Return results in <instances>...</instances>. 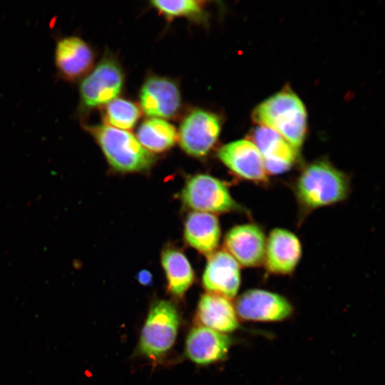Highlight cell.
Listing matches in <instances>:
<instances>
[{
    "mask_svg": "<svg viewBox=\"0 0 385 385\" xmlns=\"http://www.w3.org/2000/svg\"><path fill=\"white\" fill-rule=\"evenodd\" d=\"M85 129L94 138L111 168L122 173L148 170L155 162L131 133L103 125H86Z\"/></svg>",
    "mask_w": 385,
    "mask_h": 385,
    "instance_id": "3957f363",
    "label": "cell"
},
{
    "mask_svg": "<svg viewBox=\"0 0 385 385\" xmlns=\"http://www.w3.org/2000/svg\"><path fill=\"white\" fill-rule=\"evenodd\" d=\"M150 3L153 7L168 18L197 17L203 12L205 4L202 1L196 0H154Z\"/></svg>",
    "mask_w": 385,
    "mask_h": 385,
    "instance_id": "7402d4cb",
    "label": "cell"
},
{
    "mask_svg": "<svg viewBox=\"0 0 385 385\" xmlns=\"http://www.w3.org/2000/svg\"><path fill=\"white\" fill-rule=\"evenodd\" d=\"M217 156L238 177L256 183L268 181L263 158L250 139L237 140L224 145L220 148Z\"/></svg>",
    "mask_w": 385,
    "mask_h": 385,
    "instance_id": "9c48e42d",
    "label": "cell"
},
{
    "mask_svg": "<svg viewBox=\"0 0 385 385\" xmlns=\"http://www.w3.org/2000/svg\"><path fill=\"white\" fill-rule=\"evenodd\" d=\"M136 138L150 153H163L175 144L178 133L175 128L164 119L150 118L141 123Z\"/></svg>",
    "mask_w": 385,
    "mask_h": 385,
    "instance_id": "ffe728a7",
    "label": "cell"
},
{
    "mask_svg": "<svg viewBox=\"0 0 385 385\" xmlns=\"http://www.w3.org/2000/svg\"><path fill=\"white\" fill-rule=\"evenodd\" d=\"M235 309L245 320L264 322L282 321L292 313V306L285 297L260 289H250L240 295Z\"/></svg>",
    "mask_w": 385,
    "mask_h": 385,
    "instance_id": "ba28073f",
    "label": "cell"
},
{
    "mask_svg": "<svg viewBox=\"0 0 385 385\" xmlns=\"http://www.w3.org/2000/svg\"><path fill=\"white\" fill-rule=\"evenodd\" d=\"M180 197L186 207L197 212L219 213L239 208L225 184L207 174L188 178Z\"/></svg>",
    "mask_w": 385,
    "mask_h": 385,
    "instance_id": "8992f818",
    "label": "cell"
},
{
    "mask_svg": "<svg viewBox=\"0 0 385 385\" xmlns=\"http://www.w3.org/2000/svg\"><path fill=\"white\" fill-rule=\"evenodd\" d=\"M138 279L143 285L149 284L151 282V274L146 270L141 271L138 276Z\"/></svg>",
    "mask_w": 385,
    "mask_h": 385,
    "instance_id": "603a6c76",
    "label": "cell"
},
{
    "mask_svg": "<svg viewBox=\"0 0 385 385\" xmlns=\"http://www.w3.org/2000/svg\"><path fill=\"white\" fill-rule=\"evenodd\" d=\"M301 253L300 242L294 233L275 228L266 240L264 262L270 273L287 274L295 269Z\"/></svg>",
    "mask_w": 385,
    "mask_h": 385,
    "instance_id": "9a60e30c",
    "label": "cell"
},
{
    "mask_svg": "<svg viewBox=\"0 0 385 385\" xmlns=\"http://www.w3.org/2000/svg\"><path fill=\"white\" fill-rule=\"evenodd\" d=\"M140 103L143 112L151 118H171L178 113L180 108V90L178 86L168 78L150 77L140 88Z\"/></svg>",
    "mask_w": 385,
    "mask_h": 385,
    "instance_id": "30bf717a",
    "label": "cell"
},
{
    "mask_svg": "<svg viewBox=\"0 0 385 385\" xmlns=\"http://www.w3.org/2000/svg\"><path fill=\"white\" fill-rule=\"evenodd\" d=\"M266 237L262 229L254 224H243L231 228L225 237V250L244 267H257L264 262Z\"/></svg>",
    "mask_w": 385,
    "mask_h": 385,
    "instance_id": "8fae6325",
    "label": "cell"
},
{
    "mask_svg": "<svg viewBox=\"0 0 385 385\" xmlns=\"http://www.w3.org/2000/svg\"><path fill=\"white\" fill-rule=\"evenodd\" d=\"M220 129V120L217 115L195 109L183 120L178 140L185 153L194 157H203L216 143Z\"/></svg>",
    "mask_w": 385,
    "mask_h": 385,
    "instance_id": "52a82bcc",
    "label": "cell"
},
{
    "mask_svg": "<svg viewBox=\"0 0 385 385\" xmlns=\"http://www.w3.org/2000/svg\"><path fill=\"white\" fill-rule=\"evenodd\" d=\"M176 307L167 300L153 304L142 329L139 350L145 356L156 360L173 346L179 327Z\"/></svg>",
    "mask_w": 385,
    "mask_h": 385,
    "instance_id": "277c9868",
    "label": "cell"
},
{
    "mask_svg": "<svg viewBox=\"0 0 385 385\" xmlns=\"http://www.w3.org/2000/svg\"><path fill=\"white\" fill-rule=\"evenodd\" d=\"M103 117L104 124L120 130H130L140 117V108L134 103L115 98L105 105Z\"/></svg>",
    "mask_w": 385,
    "mask_h": 385,
    "instance_id": "44dd1931",
    "label": "cell"
},
{
    "mask_svg": "<svg viewBox=\"0 0 385 385\" xmlns=\"http://www.w3.org/2000/svg\"><path fill=\"white\" fill-rule=\"evenodd\" d=\"M230 344L227 335L198 326L192 329L188 335L185 354L195 364L207 365L223 359Z\"/></svg>",
    "mask_w": 385,
    "mask_h": 385,
    "instance_id": "2e32d148",
    "label": "cell"
},
{
    "mask_svg": "<svg viewBox=\"0 0 385 385\" xmlns=\"http://www.w3.org/2000/svg\"><path fill=\"white\" fill-rule=\"evenodd\" d=\"M250 140L260 151L268 175L288 170L297 159L298 150L270 128L257 127Z\"/></svg>",
    "mask_w": 385,
    "mask_h": 385,
    "instance_id": "5bb4252c",
    "label": "cell"
},
{
    "mask_svg": "<svg viewBox=\"0 0 385 385\" xmlns=\"http://www.w3.org/2000/svg\"><path fill=\"white\" fill-rule=\"evenodd\" d=\"M220 234L219 220L212 213L195 211L189 213L185 219V240L202 254L210 255L215 252Z\"/></svg>",
    "mask_w": 385,
    "mask_h": 385,
    "instance_id": "e0dca14e",
    "label": "cell"
},
{
    "mask_svg": "<svg viewBox=\"0 0 385 385\" xmlns=\"http://www.w3.org/2000/svg\"><path fill=\"white\" fill-rule=\"evenodd\" d=\"M254 122L281 135L297 150L307 132V111L299 96L289 88L260 103L252 113Z\"/></svg>",
    "mask_w": 385,
    "mask_h": 385,
    "instance_id": "6da1fadb",
    "label": "cell"
},
{
    "mask_svg": "<svg viewBox=\"0 0 385 385\" xmlns=\"http://www.w3.org/2000/svg\"><path fill=\"white\" fill-rule=\"evenodd\" d=\"M161 264L168 291L175 297H183L194 281V272L188 259L181 250L167 247L162 252Z\"/></svg>",
    "mask_w": 385,
    "mask_h": 385,
    "instance_id": "d6986e66",
    "label": "cell"
},
{
    "mask_svg": "<svg viewBox=\"0 0 385 385\" xmlns=\"http://www.w3.org/2000/svg\"><path fill=\"white\" fill-rule=\"evenodd\" d=\"M236 314L229 299L207 293L199 300L197 319L204 327L218 332H230L239 326Z\"/></svg>",
    "mask_w": 385,
    "mask_h": 385,
    "instance_id": "ac0fdd59",
    "label": "cell"
},
{
    "mask_svg": "<svg viewBox=\"0 0 385 385\" xmlns=\"http://www.w3.org/2000/svg\"><path fill=\"white\" fill-rule=\"evenodd\" d=\"M123 81V74L117 62L111 57L103 58L80 83L78 113L83 115L116 98Z\"/></svg>",
    "mask_w": 385,
    "mask_h": 385,
    "instance_id": "5b68a950",
    "label": "cell"
},
{
    "mask_svg": "<svg viewBox=\"0 0 385 385\" xmlns=\"http://www.w3.org/2000/svg\"><path fill=\"white\" fill-rule=\"evenodd\" d=\"M54 59L60 76L65 80L74 81L90 72L94 53L84 40L76 36H68L57 41Z\"/></svg>",
    "mask_w": 385,
    "mask_h": 385,
    "instance_id": "4fadbf2b",
    "label": "cell"
},
{
    "mask_svg": "<svg viewBox=\"0 0 385 385\" xmlns=\"http://www.w3.org/2000/svg\"><path fill=\"white\" fill-rule=\"evenodd\" d=\"M349 191L346 175L324 160L306 166L294 185L299 204L306 210L339 202L346 197Z\"/></svg>",
    "mask_w": 385,
    "mask_h": 385,
    "instance_id": "7a4b0ae2",
    "label": "cell"
},
{
    "mask_svg": "<svg viewBox=\"0 0 385 385\" xmlns=\"http://www.w3.org/2000/svg\"><path fill=\"white\" fill-rule=\"evenodd\" d=\"M240 281V265L226 250L209 255L202 275V284L208 293L232 298L239 290Z\"/></svg>",
    "mask_w": 385,
    "mask_h": 385,
    "instance_id": "7c38bea8",
    "label": "cell"
}]
</instances>
